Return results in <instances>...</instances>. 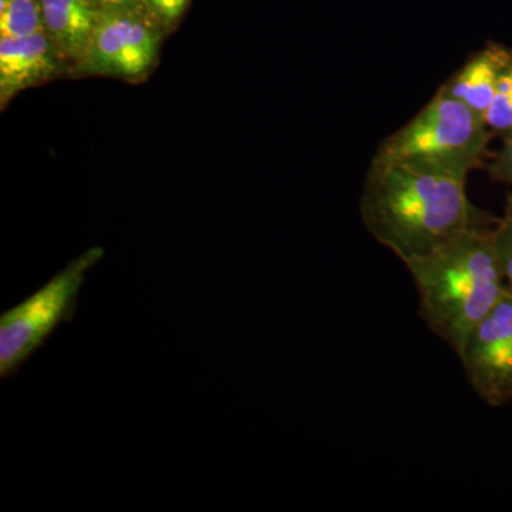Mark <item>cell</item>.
<instances>
[{
  "label": "cell",
  "instance_id": "obj_1",
  "mask_svg": "<svg viewBox=\"0 0 512 512\" xmlns=\"http://www.w3.org/2000/svg\"><path fill=\"white\" fill-rule=\"evenodd\" d=\"M467 178L373 158L360 195L370 235L404 265L494 221L471 204Z\"/></svg>",
  "mask_w": 512,
  "mask_h": 512
},
{
  "label": "cell",
  "instance_id": "obj_2",
  "mask_svg": "<svg viewBox=\"0 0 512 512\" xmlns=\"http://www.w3.org/2000/svg\"><path fill=\"white\" fill-rule=\"evenodd\" d=\"M491 228L468 229L433 254L406 264L419 296L420 319L456 355L510 289Z\"/></svg>",
  "mask_w": 512,
  "mask_h": 512
},
{
  "label": "cell",
  "instance_id": "obj_3",
  "mask_svg": "<svg viewBox=\"0 0 512 512\" xmlns=\"http://www.w3.org/2000/svg\"><path fill=\"white\" fill-rule=\"evenodd\" d=\"M491 137L483 117L439 89L409 123L382 141L373 158L467 178L484 164Z\"/></svg>",
  "mask_w": 512,
  "mask_h": 512
},
{
  "label": "cell",
  "instance_id": "obj_4",
  "mask_svg": "<svg viewBox=\"0 0 512 512\" xmlns=\"http://www.w3.org/2000/svg\"><path fill=\"white\" fill-rule=\"evenodd\" d=\"M104 249H87L42 288L0 316V376L16 375L64 322L73 319L87 272Z\"/></svg>",
  "mask_w": 512,
  "mask_h": 512
},
{
  "label": "cell",
  "instance_id": "obj_5",
  "mask_svg": "<svg viewBox=\"0 0 512 512\" xmlns=\"http://www.w3.org/2000/svg\"><path fill=\"white\" fill-rule=\"evenodd\" d=\"M165 32L147 12L103 6L89 45L69 74L143 82L156 69Z\"/></svg>",
  "mask_w": 512,
  "mask_h": 512
},
{
  "label": "cell",
  "instance_id": "obj_6",
  "mask_svg": "<svg viewBox=\"0 0 512 512\" xmlns=\"http://www.w3.org/2000/svg\"><path fill=\"white\" fill-rule=\"evenodd\" d=\"M468 383L487 406L512 402V291L501 296L458 353Z\"/></svg>",
  "mask_w": 512,
  "mask_h": 512
},
{
  "label": "cell",
  "instance_id": "obj_7",
  "mask_svg": "<svg viewBox=\"0 0 512 512\" xmlns=\"http://www.w3.org/2000/svg\"><path fill=\"white\" fill-rule=\"evenodd\" d=\"M69 59L45 30L22 37H0V104L32 87L70 72Z\"/></svg>",
  "mask_w": 512,
  "mask_h": 512
},
{
  "label": "cell",
  "instance_id": "obj_8",
  "mask_svg": "<svg viewBox=\"0 0 512 512\" xmlns=\"http://www.w3.org/2000/svg\"><path fill=\"white\" fill-rule=\"evenodd\" d=\"M511 56L510 47L501 43H487L483 49L468 57L467 62L440 87V90L460 100L484 119L493 101L498 80Z\"/></svg>",
  "mask_w": 512,
  "mask_h": 512
},
{
  "label": "cell",
  "instance_id": "obj_9",
  "mask_svg": "<svg viewBox=\"0 0 512 512\" xmlns=\"http://www.w3.org/2000/svg\"><path fill=\"white\" fill-rule=\"evenodd\" d=\"M39 5L45 32L70 64L76 63L89 45L103 6L97 0H39Z\"/></svg>",
  "mask_w": 512,
  "mask_h": 512
},
{
  "label": "cell",
  "instance_id": "obj_10",
  "mask_svg": "<svg viewBox=\"0 0 512 512\" xmlns=\"http://www.w3.org/2000/svg\"><path fill=\"white\" fill-rule=\"evenodd\" d=\"M42 30L39 0H0V37H22Z\"/></svg>",
  "mask_w": 512,
  "mask_h": 512
},
{
  "label": "cell",
  "instance_id": "obj_11",
  "mask_svg": "<svg viewBox=\"0 0 512 512\" xmlns=\"http://www.w3.org/2000/svg\"><path fill=\"white\" fill-rule=\"evenodd\" d=\"M484 120L493 134L503 138L512 136V56L498 80Z\"/></svg>",
  "mask_w": 512,
  "mask_h": 512
},
{
  "label": "cell",
  "instance_id": "obj_12",
  "mask_svg": "<svg viewBox=\"0 0 512 512\" xmlns=\"http://www.w3.org/2000/svg\"><path fill=\"white\" fill-rule=\"evenodd\" d=\"M491 237L503 266L505 281L512 291V192H508L505 198L503 215L495 220Z\"/></svg>",
  "mask_w": 512,
  "mask_h": 512
},
{
  "label": "cell",
  "instance_id": "obj_13",
  "mask_svg": "<svg viewBox=\"0 0 512 512\" xmlns=\"http://www.w3.org/2000/svg\"><path fill=\"white\" fill-rule=\"evenodd\" d=\"M144 5L151 18L168 30L175 28L183 19L190 0H144Z\"/></svg>",
  "mask_w": 512,
  "mask_h": 512
},
{
  "label": "cell",
  "instance_id": "obj_14",
  "mask_svg": "<svg viewBox=\"0 0 512 512\" xmlns=\"http://www.w3.org/2000/svg\"><path fill=\"white\" fill-rule=\"evenodd\" d=\"M487 171L495 183L512 187V136L503 138V147L487 165Z\"/></svg>",
  "mask_w": 512,
  "mask_h": 512
},
{
  "label": "cell",
  "instance_id": "obj_15",
  "mask_svg": "<svg viewBox=\"0 0 512 512\" xmlns=\"http://www.w3.org/2000/svg\"><path fill=\"white\" fill-rule=\"evenodd\" d=\"M97 2H99L101 6H111V8H123L138 10V12H147L144 0H97ZM148 15H150V13H148Z\"/></svg>",
  "mask_w": 512,
  "mask_h": 512
}]
</instances>
